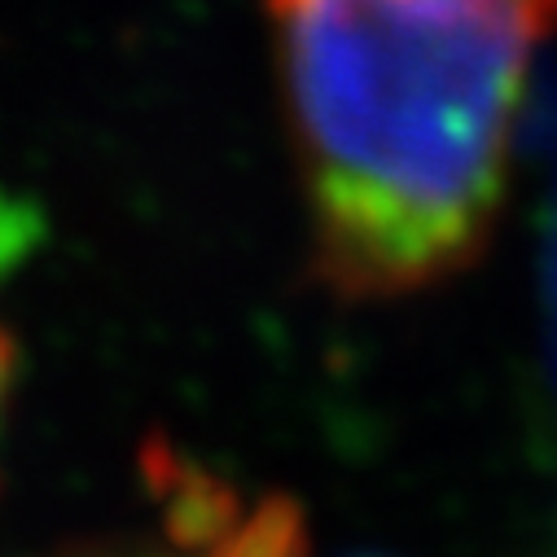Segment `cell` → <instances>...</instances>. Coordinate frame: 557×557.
Returning a JSON list of instances; mask_svg holds the SVG:
<instances>
[{"mask_svg":"<svg viewBox=\"0 0 557 557\" xmlns=\"http://www.w3.org/2000/svg\"><path fill=\"white\" fill-rule=\"evenodd\" d=\"M14 369H18V347H14V338H10L5 330H0V408H5V395H10Z\"/></svg>","mask_w":557,"mask_h":557,"instance_id":"cell-3","label":"cell"},{"mask_svg":"<svg viewBox=\"0 0 557 557\" xmlns=\"http://www.w3.org/2000/svg\"><path fill=\"white\" fill-rule=\"evenodd\" d=\"M268 14L321 282L399 299L470 268L557 0H268Z\"/></svg>","mask_w":557,"mask_h":557,"instance_id":"cell-1","label":"cell"},{"mask_svg":"<svg viewBox=\"0 0 557 557\" xmlns=\"http://www.w3.org/2000/svg\"><path fill=\"white\" fill-rule=\"evenodd\" d=\"M45 233H49V220L36 198L0 189V282L14 276L40 250Z\"/></svg>","mask_w":557,"mask_h":557,"instance_id":"cell-2","label":"cell"}]
</instances>
